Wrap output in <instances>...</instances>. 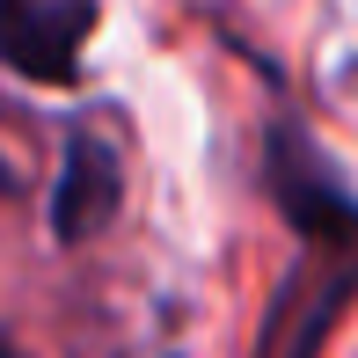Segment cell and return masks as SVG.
Returning a JSON list of instances; mask_svg holds the SVG:
<instances>
[{
	"label": "cell",
	"mask_w": 358,
	"mask_h": 358,
	"mask_svg": "<svg viewBox=\"0 0 358 358\" xmlns=\"http://www.w3.org/2000/svg\"><path fill=\"white\" fill-rule=\"evenodd\" d=\"M264 183H271V198H278V213L292 220V234H300L307 256L358 264V190L329 169V154H322L300 124H271Z\"/></svg>",
	"instance_id": "6da1fadb"
},
{
	"label": "cell",
	"mask_w": 358,
	"mask_h": 358,
	"mask_svg": "<svg viewBox=\"0 0 358 358\" xmlns=\"http://www.w3.org/2000/svg\"><path fill=\"white\" fill-rule=\"evenodd\" d=\"M88 29H95V0H0V66L66 88L80 73Z\"/></svg>",
	"instance_id": "7a4b0ae2"
},
{
	"label": "cell",
	"mask_w": 358,
	"mask_h": 358,
	"mask_svg": "<svg viewBox=\"0 0 358 358\" xmlns=\"http://www.w3.org/2000/svg\"><path fill=\"white\" fill-rule=\"evenodd\" d=\"M117 198H124L117 146L95 139V132H73L66 161H59V190H52V234L59 241H95L117 220Z\"/></svg>",
	"instance_id": "3957f363"
},
{
	"label": "cell",
	"mask_w": 358,
	"mask_h": 358,
	"mask_svg": "<svg viewBox=\"0 0 358 358\" xmlns=\"http://www.w3.org/2000/svg\"><path fill=\"white\" fill-rule=\"evenodd\" d=\"M0 190H15V169H8V161H0Z\"/></svg>",
	"instance_id": "277c9868"
},
{
	"label": "cell",
	"mask_w": 358,
	"mask_h": 358,
	"mask_svg": "<svg viewBox=\"0 0 358 358\" xmlns=\"http://www.w3.org/2000/svg\"><path fill=\"white\" fill-rule=\"evenodd\" d=\"M0 358H15V344H8V336H0Z\"/></svg>",
	"instance_id": "5b68a950"
}]
</instances>
